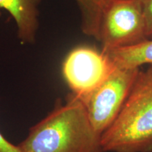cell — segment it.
<instances>
[{
    "instance_id": "cell-1",
    "label": "cell",
    "mask_w": 152,
    "mask_h": 152,
    "mask_svg": "<svg viewBox=\"0 0 152 152\" xmlns=\"http://www.w3.org/2000/svg\"><path fill=\"white\" fill-rule=\"evenodd\" d=\"M101 136L92 125L82 101L71 93L65 104L34 125L18 147L23 152H103Z\"/></svg>"
},
{
    "instance_id": "cell-2",
    "label": "cell",
    "mask_w": 152,
    "mask_h": 152,
    "mask_svg": "<svg viewBox=\"0 0 152 152\" xmlns=\"http://www.w3.org/2000/svg\"><path fill=\"white\" fill-rule=\"evenodd\" d=\"M103 151L152 152V65L139 71L128 98L101 136Z\"/></svg>"
},
{
    "instance_id": "cell-3",
    "label": "cell",
    "mask_w": 152,
    "mask_h": 152,
    "mask_svg": "<svg viewBox=\"0 0 152 152\" xmlns=\"http://www.w3.org/2000/svg\"><path fill=\"white\" fill-rule=\"evenodd\" d=\"M141 0H108L101 14L96 39L104 53L147 39Z\"/></svg>"
},
{
    "instance_id": "cell-4",
    "label": "cell",
    "mask_w": 152,
    "mask_h": 152,
    "mask_svg": "<svg viewBox=\"0 0 152 152\" xmlns=\"http://www.w3.org/2000/svg\"><path fill=\"white\" fill-rule=\"evenodd\" d=\"M140 68H116L98 87L80 98L89 119L99 134L107 129L128 98Z\"/></svg>"
},
{
    "instance_id": "cell-5",
    "label": "cell",
    "mask_w": 152,
    "mask_h": 152,
    "mask_svg": "<svg viewBox=\"0 0 152 152\" xmlns=\"http://www.w3.org/2000/svg\"><path fill=\"white\" fill-rule=\"evenodd\" d=\"M115 68L109 56L102 50L80 46L67 55L62 71L72 93L80 99L99 86Z\"/></svg>"
},
{
    "instance_id": "cell-6",
    "label": "cell",
    "mask_w": 152,
    "mask_h": 152,
    "mask_svg": "<svg viewBox=\"0 0 152 152\" xmlns=\"http://www.w3.org/2000/svg\"><path fill=\"white\" fill-rule=\"evenodd\" d=\"M40 0H0V9L7 11L16 24L19 39L24 44L35 41L39 27Z\"/></svg>"
},
{
    "instance_id": "cell-7",
    "label": "cell",
    "mask_w": 152,
    "mask_h": 152,
    "mask_svg": "<svg viewBox=\"0 0 152 152\" xmlns=\"http://www.w3.org/2000/svg\"><path fill=\"white\" fill-rule=\"evenodd\" d=\"M116 68H140L144 64L152 65V39L136 45L115 49L105 53Z\"/></svg>"
},
{
    "instance_id": "cell-8",
    "label": "cell",
    "mask_w": 152,
    "mask_h": 152,
    "mask_svg": "<svg viewBox=\"0 0 152 152\" xmlns=\"http://www.w3.org/2000/svg\"><path fill=\"white\" fill-rule=\"evenodd\" d=\"M80 11L81 29L96 39L101 14L108 0H75Z\"/></svg>"
},
{
    "instance_id": "cell-9",
    "label": "cell",
    "mask_w": 152,
    "mask_h": 152,
    "mask_svg": "<svg viewBox=\"0 0 152 152\" xmlns=\"http://www.w3.org/2000/svg\"><path fill=\"white\" fill-rule=\"evenodd\" d=\"M147 39H152V0H141Z\"/></svg>"
},
{
    "instance_id": "cell-10",
    "label": "cell",
    "mask_w": 152,
    "mask_h": 152,
    "mask_svg": "<svg viewBox=\"0 0 152 152\" xmlns=\"http://www.w3.org/2000/svg\"><path fill=\"white\" fill-rule=\"evenodd\" d=\"M0 152H23L20 147L10 143L0 132Z\"/></svg>"
}]
</instances>
